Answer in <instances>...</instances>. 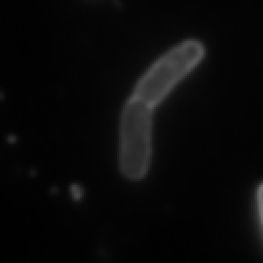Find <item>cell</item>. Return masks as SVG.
<instances>
[{"mask_svg": "<svg viewBox=\"0 0 263 263\" xmlns=\"http://www.w3.org/2000/svg\"><path fill=\"white\" fill-rule=\"evenodd\" d=\"M152 109L135 96L122 109L119 163L122 174L130 180L142 179L150 164Z\"/></svg>", "mask_w": 263, "mask_h": 263, "instance_id": "obj_1", "label": "cell"}, {"mask_svg": "<svg viewBox=\"0 0 263 263\" xmlns=\"http://www.w3.org/2000/svg\"><path fill=\"white\" fill-rule=\"evenodd\" d=\"M203 46L196 40L185 41L157 60L139 80L134 96L151 106L159 104L173 87L200 62Z\"/></svg>", "mask_w": 263, "mask_h": 263, "instance_id": "obj_2", "label": "cell"}, {"mask_svg": "<svg viewBox=\"0 0 263 263\" xmlns=\"http://www.w3.org/2000/svg\"><path fill=\"white\" fill-rule=\"evenodd\" d=\"M258 208L261 221L263 222V184L258 189Z\"/></svg>", "mask_w": 263, "mask_h": 263, "instance_id": "obj_3", "label": "cell"}]
</instances>
